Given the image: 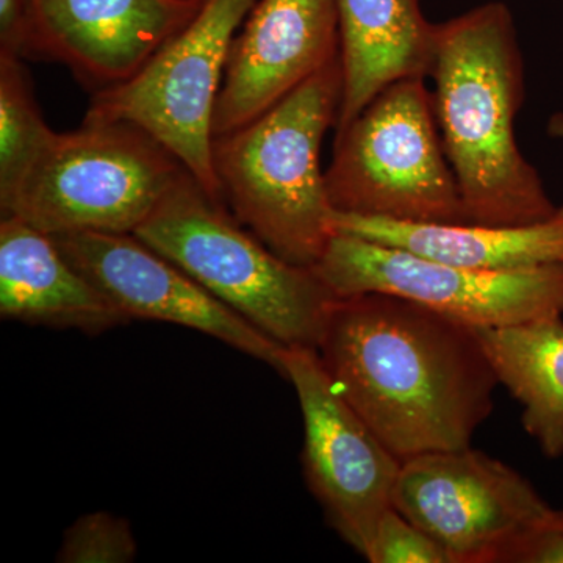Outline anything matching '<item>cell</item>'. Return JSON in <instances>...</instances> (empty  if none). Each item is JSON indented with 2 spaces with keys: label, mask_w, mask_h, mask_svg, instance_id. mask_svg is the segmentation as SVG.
Instances as JSON below:
<instances>
[{
  "label": "cell",
  "mask_w": 563,
  "mask_h": 563,
  "mask_svg": "<svg viewBox=\"0 0 563 563\" xmlns=\"http://www.w3.org/2000/svg\"><path fill=\"white\" fill-rule=\"evenodd\" d=\"M318 354L401 462L472 446L495 406L498 377L474 328L401 296L336 298Z\"/></svg>",
  "instance_id": "obj_1"
},
{
  "label": "cell",
  "mask_w": 563,
  "mask_h": 563,
  "mask_svg": "<svg viewBox=\"0 0 563 563\" xmlns=\"http://www.w3.org/2000/svg\"><path fill=\"white\" fill-rule=\"evenodd\" d=\"M433 109L468 224L526 225L559 207L515 136L525 62L509 7L488 2L437 27Z\"/></svg>",
  "instance_id": "obj_2"
},
{
  "label": "cell",
  "mask_w": 563,
  "mask_h": 563,
  "mask_svg": "<svg viewBox=\"0 0 563 563\" xmlns=\"http://www.w3.org/2000/svg\"><path fill=\"white\" fill-rule=\"evenodd\" d=\"M342 96L339 55L250 124L214 136L211 146L222 201L295 265H317L335 233L321 147Z\"/></svg>",
  "instance_id": "obj_3"
},
{
  "label": "cell",
  "mask_w": 563,
  "mask_h": 563,
  "mask_svg": "<svg viewBox=\"0 0 563 563\" xmlns=\"http://www.w3.org/2000/svg\"><path fill=\"white\" fill-rule=\"evenodd\" d=\"M188 169L133 235L282 346H320L339 296L313 266L279 257Z\"/></svg>",
  "instance_id": "obj_4"
},
{
  "label": "cell",
  "mask_w": 563,
  "mask_h": 563,
  "mask_svg": "<svg viewBox=\"0 0 563 563\" xmlns=\"http://www.w3.org/2000/svg\"><path fill=\"white\" fill-rule=\"evenodd\" d=\"M185 169L136 125L84 121L54 133L0 210L47 235L135 233Z\"/></svg>",
  "instance_id": "obj_5"
},
{
  "label": "cell",
  "mask_w": 563,
  "mask_h": 563,
  "mask_svg": "<svg viewBox=\"0 0 563 563\" xmlns=\"http://www.w3.org/2000/svg\"><path fill=\"white\" fill-rule=\"evenodd\" d=\"M325 185L336 213L468 224L424 77L385 88L336 131Z\"/></svg>",
  "instance_id": "obj_6"
},
{
  "label": "cell",
  "mask_w": 563,
  "mask_h": 563,
  "mask_svg": "<svg viewBox=\"0 0 563 563\" xmlns=\"http://www.w3.org/2000/svg\"><path fill=\"white\" fill-rule=\"evenodd\" d=\"M258 0H203L195 20L133 79L95 91L84 121L129 122L162 143L211 198L214 106L233 40Z\"/></svg>",
  "instance_id": "obj_7"
},
{
  "label": "cell",
  "mask_w": 563,
  "mask_h": 563,
  "mask_svg": "<svg viewBox=\"0 0 563 563\" xmlns=\"http://www.w3.org/2000/svg\"><path fill=\"white\" fill-rule=\"evenodd\" d=\"M313 268L339 298L388 292L474 329L563 317V263L484 272L333 233Z\"/></svg>",
  "instance_id": "obj_8"
},
{
  "label": "cell",
  "mask_w": 563,
  "mask_h": 563,
  "mask_svg": "<svg viewBox=\"0 0 563 563\" xmlns=\"http://www.w3.org/2000/svg\"><path fill=\"white\" fill-rule=\"evenodd\" d=\"M282 376L301 406L307 485L332 528L365 558L380 518L393 507L402 462L343 398L318 350L285 347Z\"/></svg>",
  "instance_id": "obj_9"
},
{
  "label": "cell",
  "mask_w": 563,
  "mask_h": 563,
  "mask_svg": "<svg viewBox=\"0 0 563 563\" xmlns=\"http://www.w3.org/2000/svg\"><path fill=\"white\" fill-rule=\"evenodd\" d=\"M391 506L453 563H492L510 537L550 509L526 477L472 446L404 461Z\"/></svg>",
  "instance_id": "obj_10"
},
{
  "label": "cell",
  "mask_w": 563,
  "mask_h": 563,
  "mask_svg": "<svg viewBox=\"0 0 563 563\" xmlns=\"http://www.w3.org/2000/svg\"><path fill=\"white\" fill-rule=\"evenodd\" d=\"M51 236L70 265L131 320L169 322L206 333L282 374L285 346L133 233Z\"/></svg>",
  "instance_id": "obj_11"
},
{
  "label": "cell",
  "mask_w": 563,
  "mask_h": 563,
  "mask_svg": "<svg viewBox=\"0 0 563 563\" xmlns=\"http://www.w3.org/2000/svg\"><path fill=\"white\" fill-rule=\"evenodd\" d=\"M203 0H31L22 57L57 62L96 91L129 81Z\"/></svg>",
  "instance_id": "obj_12"
},
{
  "label": "cell",
  "mask_w": 563,
  "mask_h": 563,
  "mask_svg": "<svg viewBox=\"0 0 563 563\" xmlns=\"http://www.w3.org/2000/svg\"><path fill=\"white\" fill-rule=\"evenodd\" d=\"M339 55L336 0H258L233 40L213 139L250 124Z\"/></svg>",
  "instance_id": "obj_13"
},
{
  "label": "cell",
  "mask_w": 563,
  "mask_h": 563,
  "mask_svg": "<svg viewBox=\"0 0 563 563\" xmlns=\"http://www.w3.org/2000/svg\"><path fill=\"white\" fill-rule=\"evenodd\" d=\"M0 314L85 333L131 321L70 265L51 235L10 214L0 222Z\"/></svg>",
  "instance_id": "obj_14"
},
{
  "label": "cell",
  "mask_w": 563,
  "mask_h": 563,
  "mask_svg": "<svg viewBox=\"0 0 563 563\" xmlns=\"http://www.w3.org/2000/svg\"><path fill=\"white\" fill-rule=\"evenodd\" d=\"M343 96L335 131H342L385 88L429 77L437 27L420 0H336Z\"/></svg>",
  "instance_id": "obj_15"
},
{
  "label": "cell",
  "mask_w": 563,
  "mask_h": 563,
  "mask_svg": "<svg viewBox=\"0 0 563 563\" xmlns=\"http://www.w3.org/2000/svg\"><path fill=\"white\" fill-rule=\"evenodd\" d=\"M333 231L484 272H521L563 263V206L548 220L526 225L402 222L335 211Z\"/></svg>",
  "instance_id": "obj_16"
},
{
  "label": "cell",
  "mask_w": 563,
  "mask_h": 563,
  "mask_svg": "<svg viewBox=\"0 0 563 563\" xmlns=\"http://www.w3.org/2000/svg\"><path fill=\"white\" fill-rule=\"evenodd\" d=\"M474 331L499 385L523 406L526 432L548 459L563 457V317Z\"/></svg>",
  "instance_id": "obj_17"
},
{
  "label": "cell",
  "mask_w": 563,
  "mask_h": 563,
  "mask_svg": "<svg viewBox=\"0 0 563 563\" xmlns=\"http://www.w3.org/2000/svg\"><path fill=\"white\" fill-rule=\"evenodd\" d=\"M54 133L21 58L0 55V198L20 184Z\"/></svg>",
  "instance_id": "obj_18"
},
{
  "label": "cell",
  "mask_w": 563,
  "mask_h": 563,
  "mask_svg": "<svg viewBox=\"0 0 563 563\" xmlns=\"http://www.w3.org/2000/svg\"><path fill=\"white\" fill-rule=\"evenodd\" d=\"M136 540L125 518L110 512L84 515L63 536L55 561L60 563H131Z\"/></svg>",
  "instance_id": "obj_19"
},
{
  "label": "cell",
  "mask_w": 563,
  "mask_h": 563,
  "mask_svg": "<svg viewBox=\"0 0 563 563\" xmlns=\"http://www.w3.org/2000/svg\"><path fill=\"white\" fill-rule=\"evenodd\" d=\"M365 559L372 563H453L442 544L393 507L380 518Z\"/></svg>",
  "instance_id": "obj_20"
},
{
  "label": "cell",
  "mask_w": 563,
  "mask_h": 563,
  "mask_svg": "<svg viewBox=\"0 0 563 563\" xmlns=\"http://www.w3.org/2000/svg\"><path fill=\"white\" fill-rule=\"evenodd\" d=\"M492 563H563V510L547 509L510 537Z\"/></svg>",
  "instance_id": "obj_21"
},
{
  "label": "cell",
  "mask_w": 563,
  "mask_h": 563,
  "mask_svg": "<svg viewBox=\"0 0 563 563\" xmlns=\"http://www.w3.org/2000/svg\"><path fill=\"white\" fill-rule=\"evenodd\" d=\"M31 0H0V55L22 58Z\"/></svg>",
  "instance_id": "obj_22"
},
{
  "label": "cell",
  "mask_w": 563,
  "mask_h": 563,
  "mask_svg": "<svg viewBox=\"0 0 563 563\" xmlns=\"http://www.w3.org/2000/svg\"><path fill=\"white\" fill-rule=\"evenodd\" d=\"M548 132H550L551 136L554 139L563 140V114L558 113L554 114L550 120V124H548Z\"/></svg>",
  "instance_id": "obj_23"
}]
</instances>
